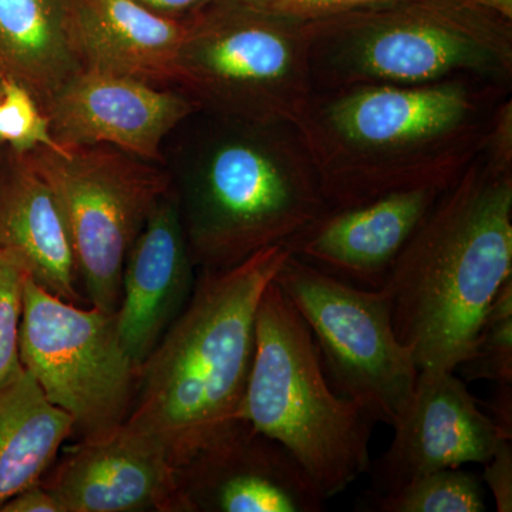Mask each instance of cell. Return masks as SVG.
Returning <instances> with one entry per match:
<instances>
[{
  "label": "cell",
  "instance_id": "30",
  "mask_svg": "<svg viewBox=\"0 0 512 512\" xmlns=\"http://www.w3.org/2000/svg\"><path fill=\"white\" fill-rule=\"evenodd\" d=\"M471 2L497 13L505 19L512 20V0H471Z\"/></svg>",
  "mask_w": 512,
  "mask_h": 512
},
{
  "label": "cell",
  "instance_id": "20",
  "mask_svg": "<svg viewBox=\"0 0 512 512\" xmlns=\"http://www.w3.org/2000/svg\"><path fill=\"white\" fill-rule=\"evenodd\" d=\"M73 431L72 417L49 402L25 369L0 386V508L39 484Z\"/></svg>",
  "mask_w": 512,
  "mask_h": 512
},
{
  "label": "cell",
  "instance_id": "14",
  "mask_svg": "<svg viewBox=\"0 0 512 512\" xmlns=\"http://www.w3.org/2000/svg\"><path fill=\"white\" fill-rule=\"evenodd\" d=\"M64 512H131L191 507L181 471L156 443L126 424L83 440L45 485Z\"/></svg>",
  "mask_w": 512,
  "mask_h": 512
},
{
  "label": "cell",
  "instance_id": "19",
  "mask_svg": "<svg viewBox=\"0 0 512 512\" xmlns=\"http://www.w3.org/2000/svg\"><path fill=\"white\" fill-rule=\"evenodd\" d=\"M69 0H0V77L45 109L83 72Z\"/></svg>",
  "mask_w": 512,
  "mask_h": 512
},
{
  "label": "cell",
  "instance_id": "11",
  "mask_svg": "<svg viewBox=\"0 0 512 512\" xmlns=\"http://www.w3.org/2000/svg\"><path fill=\"white\" fill-rule=\"evenodd\" d=\"M198 109L174 87L83 70L43 113L62 147L107 144L161 164L165 138Z\"/></svg>",
  "mask_w": 512,
  "mask_h": 512
},
{
  "label": "cell",
  "instance_id": "13",
  "mask_svg": "<svg viewBox=\"0 0 512 512\" xmlns=\"http://www.w3.org/2000/svg\"><path fill=\"white\" fill-rule=\"evenodd\" d=\"M443 191L414 188L352 207L328 208L284 245L333 278L357 288L382 289L394 262Z\"/></svg>",
  "mask_w": 512,
  "mask_h": 512
},
{
  "label": "cell",
  "instance_id": "12",
  "mask_svg": "<svg viewBox=\"0 0 512 512\" xmlns=\"http://www.w3.org/2000/svg\"><path fill=\"white\" fill-rule=\"evenodd\" d=\"M393 429L392 444L370 466L372 494L390 493L441 468L485 464L501 441L512 439L481 410L456 372L419 373L412 402Z\"/></svg>",
  "mask_w": 512,
  "mask_h": 512
},
{
  "label": "cell",
  "instance_id": "27",
  "mask_svg": "<svg viewBox=\"0 0 512 512\" xmlns=\"http://www.w3.org/2000/svg\"><path fill=\"white\" fill-rule=\"evenodd\" d=\"M0 512H64V508L46 487L36 484L10 498Z\"/></svg>",
  "mask_w": 512,
  "mask_h": 512
},
{
  "label": "cell",
  "instance_id": "5",
  "mask_svg": "<svg viewBox=\"0 0 512 512\" xmlns=\"http://www.w3.org/2000/svg\"><path fill=\"white\" fill-rule=\"evenodd\" d=\"M308 29L313 92L456 77L511 87L512 20L471 0H394Z\"/></svg>",
  "mask_w": 512,
  "mask_h": 512
},
{
  "label": "cell",
  "instance_id": "1",
  "mask_svg": "<svg viewBox=\"0 0 512 512\" xmlns=\"http://www.w3.org/2000/svg\"><path fill=\"white\" fill-rule=\"evenodd\" d=\"M510 87L474 77L313 92L296 124L329 208L414 188L446 190L487 143Z\"/></svg>",
  "mask_w": 512,
  "mask_h": 512
},
{
  "label": "cell",
  "instance_id": "25",
  "mask_svg": "<svg viewBox=\"0 0 512 512\" xmlns=\"http://www.w3.org/2000/svg\"><path fill=\"white\" fill-rule=\"evenodd\" d=\"M275 15L312 22L394 0H239Z\"/></svg>",
  "mask_w": 512,
  "mask_h": 512
},
{
  "label": "cell",
  "instance_id": "10",
  "mask_svg": "<svg viewBox=\"0 0 512 512\" xmlns=\"http://www.w3.org/2000/svg\"><path fill=\"white\" fill-rule=\"evenodd\" d=\"M19 356L83 440L109 436L126 423L140 370L121 346L114 313L63 301L28 275Z\"/></svg>",
  "mask_w": 512,
  "mask_h": 512
},
{
  "label": "cell",
  "instance_id": "6",
  "mask_svg": "<svg viewBox=\"0 0 512 512\" xmlns=\"http://www.w3.org/2000/svg\"><path fill=\"white\" fill-rule=\"evenodd\" d=\"M237 419L282 444L328 500L369 473L375 421L330 384L305 320L274 284L255 320V352Z\"/></svg>",
  "mask_w": 512,
  "mask_h": 512
},
{
  "label": "cell",
  "instance_id": "16",
  "mask_svg": "<svg viewBox=\"0 0 512 512\" xmlns=\"http://www.w3.org/2000/svg\"><path fill=\"white\" fill-rule=\"evenodd\" d=\"M191 507L224 512H322L328 498L278 441L239 420L225 439L195 458ZM183 471V470H181Z\"/></svg>",
  "mask_w": 512,
  "mask_h": 512
},
{
  "label": "cell",
  "instance_id": "24",
  "mask_svg": "<svg viewBox=\"0 0 512 512\" xmlns=\"http://www.w3.org/2000/svg\"><path fill=\"white\" fill-rule=\"evenodd\" d=\"M28 275L15 256L0 249V386L23 369L19 356V328Z\"/></svg>",
  "mask_w": 512,
  "mask_h": 512
},
{
  "label": "cell",
  "instance_id": "21",
  "mask_svg": "<svg viewBox=\"0 0 512 512\" xmlns=\"http://www.w3.org/2000/svg\"><path fill=\"white\" fill-rule=\"evenodd\" d=\"M366 507L377 512H483V481L460 467L441 468L407 481L397 490L372 494Z\"/></svg>",
  "mask_w": 512,
  "mask_h": 512
},
{
  "label": "cell",
  "instance_id": "7",
  "mask_svg": "<svg viewBox=\"0 0 512 512\" xmlns=\"http://www.w3.org/2000/svg\"><path fill=\"white\" fill-rule=\"evenodd\" d=\"M308 25L212 0L185 19L171 84L201 110L296 126L313 96Z\"/></svg>",
  "mask_w": 512,
  "mask_h": 512
},
{
  "label": "cell",
  "instance_id": "17",
  "mask_svg": "<svg viewBox=\"0 0 512 512\" xmlns=\"http://www.w3.org/2000/svg\"><path fill=\"white\" fill-rule=\"evenodd\" d=\"M0 249L37 284L79 305L76 258L52 188L26 154L0 144Z\"/></svg>",
  "mask_w": 512,
  "mask_h": 512
},
{
  "label": "cell",
  "instance_id": "9",
  "mask_svg": "<svg viewBox=\"0 0 512 512\" xmlns=\"http://www.w3.org/2000/svg\"><path fill=\"white\" fill-rule=\"evenodd\" d=\"M274 284L311 330L336 393L393 427L412 402L420 370L394 332L387 293L340 281L291 252Z\"/></svg>",
  "mask_w": 512,
  "mask_h": 512
},
{
  "label": "cell",
  "instance_id": "2",
  "mask_svg": "<svg viewBox=\"0 0 512 512\" xmlns=\"http://www.w3.org/2000/svg\"><path fill=\"white\" fill-rule=\"evenodd\" d=\"M161 154L201 269L232 268L284 245L329 208L293 124L198 109L165 138Z\"/></svg>",
  "mask_w": 512,
  "mask_h": 512
},
{
  "label": "cell",
  "instance_id": "3",
  "mask_svg": "<svg viewBox=\"0 0 512 512\" xmlns=\"http://www.w3.org/2000/svg\"><path fill=\"white\" fill-rule=\"evenodd\" d=\"M512 278V167L483 151L441 192L383 291L394 332L421 375L456 372L473 355L501 286Z\"/></svg>",
  "mask_w": 512,
  "mask_h": 512
},
{
  "label": "cell",
  "instance_id": "31",
  "mask_svg": "<svg viewBox=\"0 0 512 512\" xmlns=\"http://www.w3.org/2000/svg\"><path fill=\"white\" fill-rule=\"evenodd\" d=\"M0 96H2V77H0Z\"/></svg>",
  "mask_w": 512,
  "mask_h": 512
},
{
  "label": "cell",
  "instance_id": "26",
  "mask_svg": "<svg viewBox=\"0 0 512 512\" xmlns=\"http://www.w3.org/2000/svg\"><path fill=\"white\" fill-rule=\"evenodd\" d=\"M484 484L490 488L498 512L512 511V446L511 440L498 444L490 460L484 464Z\"/></svg>",
  "mask_w": 512,
  "mask_h": 512
},
{
  "label": "cell",
  "instance_id": "18",
  "mask_svg": "<svg viewBox=\"0 0 512 512\" xmlns=\"http://www.w3.org/2000/svg\"><path fill=\"white\" fill-rule=\"evenodd\" d=\"M69 10L84 70L173 87L185 19L157 15L136 0H69Z\"/></svg>",
  "mask_w": 512,
  "mask_h": 512
},
{
  "label": "cell",
  "instance_id": "4",
  "mask_svg": "<svg viewBox=\"0 0 512 512\" xmlns=\"http://www.w3.org/2000/svg\"><path fill=\"white\" fill-rule=\"evenodd\" d=\"M289 249H261L227 269H201L183 312L138 372L126 426L177 470L237 426L255 352L259 302Z\"/></svg>",
  "mask_w": 512,
  "mask_h": 512
},
{
  "label": "cell",
  "instance_id": "28",
  "mask_svg": "<svg viewBox=\"0 0 512 512\" xmlns=\"http://www.w3.org/2000/svg\"><path fill=\"white\" fill-rule=\"evenodd\" d=\"M141 6L171 19H187L212 0H136Z\"/></svg>",
  "mask_w": 512,
  "mask_h": 512
},
{
  "label": "cell",
  "instance_id": "23",
  "mask_svg": "<svg viewBox=\"0 0 512 512\" xmlns=\"http://www.w3.org/2000/svg\"><path fill=\"white\" fill-rule=\"evenodd\" d=\"M0 144L19 154H28L39 147L63 150L35 97L13 80L2 79Z\"/></svg>",
  "mask_w": 512,
  "mask_h": 512
},
{
  "label": "cell",
  "instance_id": "22",
  "mask_svg": "<svg viewBox=\"0 0 512 512\" xmlns=\"http://www.w3.org/2000/svg\"><path fill=\"white\" fill-rule=\"evenodd\" d=\"M466 380L512 384V278L495 295L483 320L473 355L458 369Z\"/></svg>",
  "mask_w": 512,
  "mask_h": 512
},
{
  "label": "cell",
  "instance_id": "29",
  "mask_svg": "<svg viewBox=\"0 0 512 512\" xmlns=\"http://www.w3.org/2000/svg\"><path fill=\"white\" fill-rule=\"evenodd\" d=\"M494 396L490 402L484 403L488 416L512 434V384H495Z\"/></svg>",
  "mask_w": 512,
  "mask_h": 512
},
{
  "label": "cell",
  "instance_id": "15",
  "mask_svg": "<svg viewBox=\"0 0 512 512\" xmlns=\"http://www.w3.org/2000/svg\"><path fill=\"white\" fill-rule=\"evenodd\" d=\"M194 262L173 191L151 212L128 252L116 329L140 370L183 312L194 288Z\"/></svg>",
  "mask_w": 512,
  "mask_h": 512
},
{
  "label": "cell",
  "instance_id": "8",
  "mask_svg": "<svg viewBox=\"0 0 512 512\" xmlns=\"http://www.w3.org/2000/svg\"><path fill=\"white\" fill-rule=\"evenodd\" d=\"M26 156L59 202L90 302L116 312L128 252L171 190L167 171L107 144L39 147Z\"/></svg>",
  "mask_w": 512,
  "mask_h": 512
}]
</instances>
